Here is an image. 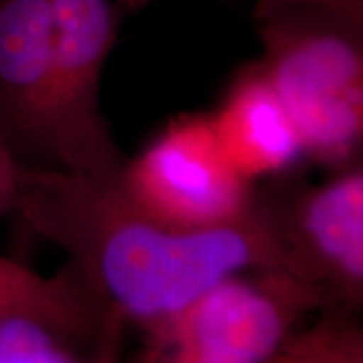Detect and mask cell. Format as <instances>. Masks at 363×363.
Instances as JSON below:
<instances>
[{"mask_svg":"<svg viewBox=\"0 0 363 363\" xmlns=\"http://www.w3.org/2000/svg\"><path fill=\"white\" fill-rule=\"evenodd\" d=\"M118 7L110 0H54L49 79L52 169L115 180L126 158L101 110L104 65L116 40Z\"/></svg>","mask_w":363,"mask_h":363,"instance_id":"4","label":"cell"},{"mask_svg":"<svg viewBox=\"0 0 363 363\" xmlns=\"http://www.w3.org/2000/svg\"><path fill=\"white\" fill-rule=\"evenodd\" d=\"M52 38L54 0H0V140L30 169H52Z\"/></svg>","mask_w":363,"mask_h":363,"instance_id":"7","label":"cell"},{"mask_svg":"<svg viewBox=\"0 0 363 363\" xmlns=\"http://www.w3.org/2000/svg\"><path fill=\"white\" fill-rule=\"evenodd\" d=\"M259 62L291 115L306 160L330 172L362 162L363 2L259 0Z\"/></svg>","mask_w":363,"mask_h":363,"instance_id":"2","label":"cell"},{"mask_svg":"<svg viewBox=\"0 0 363 363\" xmlns=\"http://www.w3.org/2000/svg\"><path fill=\"white\" fill-rule=\"evenodd\" d=\"M121 184L143 211L180 229L229 224L256 201L252 182L222 150L211 113L172 120L140 155L126 160Z\"/></svg>","mask_w":363,"mask_h":363,"instance_id":"5","label":"cell"},{"mask_svg":"<svg viewBox=\"0 0 363 363\" xmlns=\"http://www.w3.org/2000/svg\"><path fill=\"white\" fill-rule=\"evenodd\" d=\"M13 214L61 249L88 283L142 330L234 272L288 271L267 194H256L251 211L229 224L180 229L143 211L121 177L96 180L29 167Z\"/></svg>","mask_w":363,"mask_h":363,"instance_id":"1","label":"cell"},{"mask_svg":"<svg viewBox=\"0 0 363 363\" xmlns=\"http://www.w3.org/2000/svg\"><path fill=\"white\" fill-rule=\"evenodd\" d=\"M308 328L298 326L281 345L276 363H362L363 330L357 311L328 306Z\"/></svg>","mask_w":363,"mask_h":363,"instance_id":"11","label":"cell"},{"mask_svg":"<svg viewBox=\"0 0 363 363\" xmlns=\"http://www.w3.org/2000/svg\"><path fill=\"white\" fill-rule=\"evenodd\" d=\"M29 167L22 165L0 140V216L13 214Z\"/></svg>","mask_w":363,"mask_h":363,"instance_id":"12","label":"cell"},{"mask_svg":"<svg viewBox=\"0 0 363 363\" xmlns=\"http://www.w3.org/2000/svg\"><path fill=\"white\" fill-rule=\"evenodd\" d=\"M288 272L318 286L335 306H363V165L318 185L271 192Z\"/></svg>","mask_w":363,"mask_h":363,"instance_id":"6","label":"cell"},{"mask_svg":"<svg viewBox=\"0 0 363 363\" xmlns=\"http://www.w3.org/2000/svg\"><path fill=\"white\" fill-rule=\"evenodd\" d=\"M155 2H160V0H118L116 7L120 12H138Z\"/></svg>","mask_w":363,"mask_h":363,"instance_id":"13","label":"cell"},{"mask_svg":"<svg viewBox=\"0 0 363 363\" xmlns=\"http://www.w3.org/2000/svg\"><path fill=\"white\" fill-rule=\"evenodd\" d=\"M26 313L51 320L91 340L118 358L128 321L67 261L54 276H43L0 256V316Z\"/></svg>","mask_w":363,"mask_h":363,"instance_id":"9","label":"cell"},{"mask_svg":"<svg viewBox=\"0 0 363 363\" xmlns=\"http://www.w3.org/2000/svg\"><path fill=\"white\" fill-rule=\"evenodd\" d=\"M335 306L318 286L279 267L225 276L143 330V362L266 363L306 315Z\"/></svg>","mask_w":363,"mask_h":363,"instance_id":"3","label":"cell"},{"mask_svg":"<svg viewBox=\"0 0 363 363\" xmlns=\"http://www.w3.org/2000/svg\"><path fill=\"white\" fill-rule=\"evenodd\" d=\"M211 120L227 158L252 184L288 175L306 160L296 125L259 61L238 71Z\"/></svg>","mask_w":363,"mask_h":363,"instance_id":"8","label":"cell"},{"mask_svg":"<svg viewBox=\"0 0 363 363\" xmlns=\"http://www.w3.org/2000/svg\"><path fill=\"white\" fill-rule=\"evenodd\" d=\"M115 362L99 345L45 318L12 313L0 316V363Z\"/></svg>","mask_w":363,"mask_h":363,"instance_id":"10","label":"cell"}]
</instances>
